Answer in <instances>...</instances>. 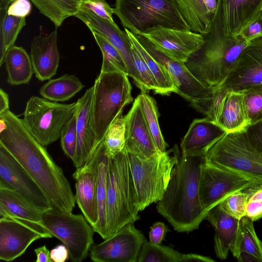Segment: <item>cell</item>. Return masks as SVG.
Listing matches in <instances>:
<instances>
[{
	"label": "cell",
	"mask_w": 262,
	"mask_h": 262,
	"mask_svg": "<svg viewBox=\"0 0 262 262\" xmlns=\"http://www.w3.org/2000/svg\"><path fill=\"white\" fill-rule=\"evenodd\" d=\"M80 4L98 16L114 22L113 8L110 7L106 0H83Z\"/></svg>",
	"instance_id": "47"
},
{
	"label": "cell",
	"mask_w": 262,
	"mask_h": 262,
	"mask_svg": "<svg viewBox=\"0 0 262 262\" xmlns=\"http://www.w3.org/2000/svg\"><path fill=\"white\" fill-rule=\"evenodd\" d=\"M228 93L220 84L213 88L208 98L191 103V105L206 118L217 124Z\"/></svg>",
	"instance_id": "39"
},
{
	"label": "cell",
	"mask_w": 262,
	"mask_h": 262,
	"mask_svg": "<svg viewBox=\"0 0 262 262\" xmlns=\"http://www.w3.org/2000/svg\"><path fill=\"white\" fill-rule=\"evenodd\" d=\"M237 260L240 262L258 261V260L254 256L246 252H243L241 253Z\"/></svg>",
	"instance_id": "54"
},
{
	"label": "cell",
	"mask_w": 262,
	"mask_h": 262,
	"mask_svg": "<svg viewBox=\"0 0 262 262\" xmlns=\"http://www.w3.org/2000/svg\"><path fill=\"white\" fill-rule=\"evenodd\" d=\"M147 239L134 224H129L102 242L92 246L90 257L95 262H137Z\"/></svg>",
	"instance_id": "13"
},
{
	"label": "cell",
	"mask_w": 262,
	"mask_h": 262,
	"mask_svg": "<svg viewBox=\"0 0 262 262\" xmlns=\"http://www.w3.org/2000/svg\"><path fill=\"white\" fill-rule=\"evenodd\" d=\"M53 236L42 226L12 216H1L0 259L13 261L35 241Z\"/></svg>",
	"instance_id": "12"
},
{
	"label": "cell",
	"mask_w": 262,
	"mask_h": 262,
	"mask_svg": "<svg viewBox=\"0 0 262 262\" xmlns=\"http://www.w3.org/2000/svg\"><path fill=\"white\" fill-rule=\"evenodd\" d=\"M202 35L203 44L184 64L202 84L214 87L224 82L248 42L228 34L221 0H217L210 31Z\"/></svg>",
	"instance_id": "3"
},
{
	"label": "cell",
	"mask_w": 262,
	"mask_h": 262,
	"mask_svg": "<svg viewBox=\"0 0 262 262\" xmlns=\"http://www.w3.org/2000/svg\"><path fill=\"white\" fill-rule=\"evenodd\" d=\"M76 108L77 102L61 103L34 96L27 101L22 119L31 134L46 147L60 138L62 127Z\"/></svg>",
	"instance_id": "9"
},
{
	"label": "cell",
	"mask_w": 262,
	"mask_h": 262,
	"mask_svg": "<svg viewBox=\"0 0 262 262\" xmlns=\"http://www.w3.org/2000/svg\"><path fill=\"white\" fill-rule=\"evenodd\" d=\"M207 220L214 229V251L217 258L224 260L235 236L238 224L237 220L225 212L217 205L207 213Z\"/></svg>",
	"instance_id": "25"
},
{
	"label": "cell",
	"mask_w": 262,
	"mask_h": 262,
	"mask_svg": "<svg viewBox=\"0 0 262 262\" xmlns=\"http://www.w3.org/2000/svg\"><path fill=\"white\" fill-rule=\"evenodd\" d=\"M93 86L92 124L99 145L111 124L133 98L128 76L123 73H100Z\"/></svg>",
	"instance_id": "7"
},
{
	"label": "cell",
	"mask_w": 262,
	"mask_h": 262,
	"mask_svg": "<svg viewBox=\"0 0 262 262\" xmlns=\"http://www.w3.org/2000/svg\"><path fill=\"white\" fill-rule=\"evenodd\" d=\"M227 132L205 117L194 120L181 143L182 154L204 156L208 149Z\"/></svg>",
	"instance_id": "23"
},
{
	"label": "cell",
	"mask_w": 262,
	"mask_h": 262,
	"mask_svg": "<svg viewBox=\"0 0 262 262\" xmlns=\"http://www.w3.org/2000/svg\"><path fill=\"white\" fill-rule=\"evenodd\" d=\"M126 150L144 158L160 154L150 134L138 97L124 116Z\"/></svg>",
	"instance_id": "21"
},
{
	"label": "cell",
	"mask_w": 262,
	"mask_h": 262,
	"mask_svg": "<svg viewBox=\"0 0 262 262\" xmlns=\"http://www.w3.org/2000/svg\"><path fill=\"white\" fill-rule=\"evenodd\" d=\"M228 34L237 35L262 3V0H221Z\"/></svg>",
	"instance_id": "29"
},
{
	"label": "cell",
	"mask_w": 262,
	"mask_h": 262,
	"mask_svg": "<svg viewBox=\"0 0 262 262\" xmlns=\"http://www.w3.org/2000/svg\"><path fill=\"white\" fill-rule=\"evenodd\" d=\"M39 12L48 17L56 28L78 12L81 0H30Z\"/></svg>",
	"instance_id": "35"
},
{
	"label": "cell",
	"mask_w": 262,
	"mask_h": 262,
	"mask_svg": "<svg viewBox=\"0 0 262 262\" xmlns=\"http://www.w3.org/2000/svg\"><path fill=\"white\" fill-rule=\"evenodd\" d=\"M30 58L35 77L44 81L56 74L60 60L55 29L46 36H35L31 42Z\"/></svg>",
	"instance_id": "22"
},
{
	"label": "cell",
	"mask_w": 262,
	"mask_h": 262,
	"mask_svg": "<svg viewBox=\"0 0 262 262\" xmlns=\"http://www.w3.org/2000/svg\"><path fill=\"white\" fill-rule=\"evenodd\" d=\"M250 124L262 120V84L243 92Z\"/></svg>",
	"instance_id": "43"
},
{
	"label": "cell",
	"mask_w": 262,
	"mask_h": 262,
	"mask_svg": "<svg viewBox=\"0 0 262 262\" xmlns=\"http://www.w3.org/2000/svg\"><path fill=\"white\" fill-rule=\"evenodd\" d=\"M36 256L35 262H52L50 258V251L44 245L34 249Z\"/></svg>",
	"instance_id": "52"
},
{
	"label": "cell",
	"mask_w": 262,
	"mask_h": 262,
	"mask_svg": "<svg viewBox=\"0 0 262 262\" xmlns=\"http://www.w3.org/2000/svg\"><path fill=\"white\" fill-rule=\"evenodd\" d=\"M76 119V110L72 118L62 127L60 136L62 149L64 154L72 160L75 157L77 147Z\"/></svg>",
	"instance_id": "44"
},
{
	"label": "cell",
	"mask_w": 262,
	"mask_h": 262,
	"mask_svg": "<svg viewBox=\"0 0 262 262\" xmlns=\"http://www.w3.org/2000/svg\"><path fill=\"white\" fill-rule=\"evenodd\" d=\"M81 1H83V0H81Z\"/></svg>",
	"instance_id": "56"
},
{
	"label": "cell",
	"mask_w": 262,
	"mask_h": 262,
	"mask_svg": "<svg viewBox=\"0 0 262 262\" xmlns=\"http://www.w3.org/2000/svg\"><path fill=\"white\" fill-rule=\"evenodd\" d=\"M247 200L248 194L243 190L232 193L218 205L225 212L239 220L246 216Z\"/></svg>",
	"instance_id": "42"
},
{
	"label": "cell",
	"mask_w": 262,
	"mask_h": 262,
	"mask_svg": "<svg viewBox=\"0 0 262 262\" xmlns=\"http://www.w3.org/2000/svg\"><path fill=\"white\" fill-rule=\"evenodd\" d=\"M135 35L145 49L167 70L177 89V94L191 104L209 97L214 87L204 86L193 76L184 63L168 57L144 36Z\"/></svg>",
	"instance_id": "15"
},
{
	"label": "cell",
	"mask_w": 262,
	"mask_h": 262,
	"mask_svg": "<svg viewBox=\"0 0 262 262\" xmlns=\"http://www.w3.org/2000/svg\"><path fill=\"white\" fill-rule=\"evenodd\" d=\"M0 181L16 190L41 213L53 208L34 180L1 145Z\"/></svg>",
	"instance_id": "16"
},
{
	"label": "cell",
	"mask_w": 262,
	"mask_h": 262,
	"mask_svg": "<svg viewBox=\"0 0 262 262\" xmlns=\"http://www.w3.org/2000/svg\"><path fill=\"white\" fill-rule=\"evenodd\" d=\"M204 160V156L180 155L167 188L157 202V211L177 232L198 229L207 215L199 197V179Z\"/></svg>",
	"instance_id": "2"
},
{
	"label": "cell",
	"mask_w": 262,
	"mask_h": 262,
	"mask_svg": "<svg viewBox=\"0 0 262 262\" xmlns=\"http://www.w3.org/2000/svg\"><path fill=\"white\" fill-rule=\"evenodd\" d=\"M188 254L147 241L141 249L137 262H188Z\"/></svg>",
	"instance_id": "38"
},
{
	"label": "cell",
	"mask_w": 262,
	"mask_h": 262,
	"mask_svg": "<svg viewBox=\"0 0 262 262\" xmlns=\"http://www.w3.org/2000/svg\"><path fill=\"white\" fill-rule=\"evenodd\" d=\"M84 86L75 75L66 74L58 78L50 79L41 87L39 92L45 99L61 102L73 97Z\"/></svg>",
	"instance_id": "33"
},
{
	"label": "cell",
	"mask_w": 262,
	"mask_h": 262,
	"mask_svg": "<svg viewBox=\"0 0 262 262\" xmlns=\"http://www.w3.org/2000/svg\"><path fill=\"white\" fill-rule=\"evenodd\" d=\"M258 183L262 182L207 164L204 160L199 179V197L203 210L207 214L211 209L232 193Z\"/></svg>",
	"instance_id": "11"
},
{
	"label": "cell",
	"mask_w": 262,
	"mask_h": 262,
	"mask_svg": "<svg viewBox=\"0 0 262 262\" xmlns=\"http://www.w3.org/2000/svg\"><path fill=\"white\" fill-rule=\"evenodd\" d=\"M147 126L159 152H165L167 144L165 141L159 124L158 110L155 100L147 93L141 91L137 96Z\"/></svg>",
	"instance_id": "36"
},
{
	"label": "cell",
	"mask_w": 262,
	"mask_h": 262,
	"mask_svg": "<svg viewBox=\"0 0 262 262\" xmlns=\"http://www.w3.org/2000/svg\"><path fill=\"white\" fill-rule=\"evenodd\" d=\"M127 153L140 211L162 199L178 161L180 151L176 146L171 150L148 158Z\"/></svg>",
	"instance_id": "6"
},
{
	"label": "cell",
	"mask_w": 262,
	"mask_h": 262,
	"mask_svg": "<svg viewBox=\"0 0 262 262\" xmlns=\"http://www.w3.org/2000/svg\"><path fill=\"white\" fill-rule=\"evenodd\" d=\"M248 194L246 216L255 222L262 217V183L254 184L245 189Z\"/></svg>",
	"instance_id": "45"
},
{
	"label": "cell",
	"mask_w": 262,
	"mask_h": 262,
	"mask_svg": "<svg viewBox=\"0 0 262 262\" xmlns=\"http://www.w3.org/2000/svg\"><path fill=\"white\" fill-rule=\"evenodd\" d=\"M95 155L97 175L96 191L98 220L94 230L103 239H105L106 238V205L107 169L111 154L104 143V140L97 148Z\"/></svg>",
	"instance_id": "27"
},
{
	"label": "cell",
	"mask_w": 262,
	"mask_h": 262,
	"mask_svg": "<svg viewBox=\"0 0 262 262\" xmlns=\"http://www.w3.org/2000/svg\"><path fill=\"white\" fill-rule=\"evenodd\" d=\"M9 216L42 226L41 212L16 190L0 181V216Z\"/></svg>",
	"instance_id": "26"
},
{
	"label": "cell",
	"mask_w": 262,
	"mask_h": 262,
	"mask_svg": "<svg viewBox=\"0 0 262 262\" xmlns=\"http://www.w3.org/2000/svg\"><path fill=\"white\" fill-rule=\"evenodd\" d=\"M221 84L228 92H242L262 84V35L248 42Z\"/></svg>",
	"instance_id": "14"
},
{
	"label": "cell",
	"mask_w": 262,
	"mask_h": 262,
	"mask_svg": "<svg viewBox=\"0 0 262 262\" xmlns=\"http://www.w3.org/2000/svg\"><path fill=\"white\" fill-rule=\"evenodd\" d=\"M104 143L111 155H116L125 146L124 116L120 114L110 126L104 139Z\"/></svg>",
	"instance_id": "40"
},
{
	"label": "cell",
	"mask_w": 262,
	"mask_h": 262,
	"mask_svg": "<svg viewBox=\"0 0 262 262\" xmlns=\"http://www.w3.org/2000/svg\"><path fill=\"white\" fill-rule=\"evenodd\" d=\"M113 12L122 26L135 35L159 28L191 31L176 0H116Z\"/></svg>",
	"instance_id": "5"
},
{
	"label": "cell",
	"mask_w": 262,
	"mask_h": 262,
	"mask_svg": "<svg viewBox=\"0 0 262 262\" xmlns=\"http://www.w3.org/2000/svg\"><path fill=\"white\" fill-rule=\"evenodd\" d=\"M94 86L86 90L77 102V147L72 160L76 168L90 159L99 146L92 124Z\"/></svg>",
	"instance_id": "19"
},
{
	"label": "cell",
	"mask_w": 262,
	"mask_h": 262,
	"mask_svg": "<svg viewBox=\"0 0 262 262\" xmlns=\"http://www.w3.org/2000/svg\"><path fill=\"white\" fill-rule=\"evenodd\" d=\"M253 222L247 216L239 220L230 251L237 259L241 253L246 252L254 256L258 261L262 262V242L256 235Z\"/></svg>",
	"instance_id": "31"
},
{
	"label": "cell",
	"mask_w": 262,
	"mask_h": 262,
	"mask_svg": "<svg viewBox=\"0 0 262 262\" xmlns=\"http://www.w3.org/2000/svg\"><path fill=\"white\" fill-rule=\"evenodd\" d=\"M4 63L7 82L11 85L28 83L34 73L30 55L21 47L13 46L6 53Z\"/></svg>",
	"instance_id": "30"
},
{
	"label": "cell",
	"mask_w": 262,
	"mask_h": 262,
	"mask_svg": "<svg viewBox=\"0 0 262 262\" xmlns=\"http://www.w3.org/2000/svg\"><path fill=\"white\" fill-rule=\"evenodd\" d=\"M125 31L154 76L158 85L157 94L168 95L172 92L177 93V89L167 70L145 49L134 33L126 28Z\"/></svg>",
	"instance_id": "34"
},
{
	"label": "cell",
	"mask_w": 262,
	"mask_h": 262,
	"mask_svg": "<svg viewBox=\"0 0 262 262\" xmlns=\"http://www.w3.org/2000/svg\"><path fill=\"white\" fill-rule=\"evenodd\" d=\"M204 162L262 182V153L250 141L246 129L226 133L208 149Z\"/></svg>",
	"instance_id": "8"
},
{
	"label": "cell",
	"mask_w": 262,
	"mask_h": 262,
	"mask_svg": "<svg viewBox=\"0 0 262 262\" xmlns=\"http://www.w3.org/2000/svg\"><path fill=\"white\" fill-rule=\"evenodd\" d=\"M69 257V250L63 244L57 245L50 251L52 261L64 262Z\"/></svg>",
	"instance_id": "51"
},
{
	"label": "cell",
	"mask_w": 262,
	"mask_h": 262,
	"mask_svg": "<svg viewBox=\"0 0 262 262\" xmlns=\"http://www.w3.org/2000/svg\"><path fill=\"white\" fill-rule=\"evenodd\" d=\"M12 0H0V66L4 63L8 50L14 45L26 25V17L10 15L8 9Z\"/></svg>",
	"instance_id": "32"
},
{
	"label": "cell",
	"mask_w": 262,
	"mask_h": 262,
	"mask_svg": "<svg viewBox=\"0 0 262 262\" xmlns=\"http://www.w3.org/2000/svg\"><path fill=\"white\" fill-rule=\"evenodd\" d=\"M237 35L248 42L262 35V3Z\"/></svg>",
	"instance_id": "46"
},
{
	"label": "cell",
	"mask_w": 262,
	"mask_h": 262,
	"mask_svg": "<svg viewBox=\"0 0 262 262\" xmlns=\"http://www.w3.org/2000/svg\"><path fill=\"white\" fill-rule=\"evenodd\" d=\"M32 10L30 0H12L7 12L10 15L19 17H26Z\"/></svg>",
	"instance_id": "48"
},
{
	"label": "cell",
	"mask_w": 262,
	"mask_h": 262,
	"mask_svg": "<svg viewBox=\"0 0 262 262\" xmlns=\"http://www.w3.org/2000/svg\"><path fill=\"white\" fill-rule=\"evenodd\" d=\"M43 227L67 247L73 262L84 260L94 243V228L82 214L55 208L41 213Z\"/></svg>",
	"instance_id": "10"
},
{
	"label": "cell",
	"mask_w": 262,
	"mask_h": 262,
	"mask_svg": "<svg viewBox=\"0 0 262 262\" xmlns=\"http://www.w3.org/2000/svg\"><path fill=\"white\" fill-rule=\"evenodd\" d=\"M227 133L246 129L250 124L243 92H228L218 123Z\"/></svg>",
	"instance_id": "28"
},
{
	"label": "cell",
	"mask_w": 262,
	"mask_h": 262,
	"mask_svg": "<svg viewBox=\"0 0 262 262\" xmlns=\"http://www.w3.org/2000/svg\"><path fill=\"white\" fill-rule=\"evenodd\" d=\"M169 230L164 223L158 222L152 225L149 232V242L155 245H160L166 233Z\"/></svg>",
	"instance_id": "50"
},
{
	"label": "cell",
	"mask_w": 262,
	"mask_h": 262,
	"mask_svg": "<svg viewBox=\"0 0 262 262\" xmlns=\"http://www.w3.org/2000/svg\"><path fill=\"white\" fill-rule=\"evenodd\" d=\"M9 111V100L7 93L2 89L0 90V115Z\"/></svg>",
	"instance_id": "53"
},
{
	"label": "cell",
	"mask_w": 262,
	"mask_h": 262,
	"mask_svg": "<svg viewBox=\"0 0 262 262\" xmlns=\"http://www.w3.org/2000/svg\"><path fill=\"white\" fill-rule=\"evenodd\" d=\"M179 10L191 32L205 34L210 30L217 0H176Z\"/></svg>",
	"instance_id": "24"
},
{
	"label": "cell",
	"mask_w": 262,
	"mask_h": 262,
	"mask_svg": "<svg viewBox=\"0 0 262 262\" xmlns=\"http://www.w3.org/2000/svg\"><path fill=\"white\" fill-rule=\"evenodd\" d=\"M138 202L125 148L110 155L106 205V238L140 219Z\"/></svg>",
	"instance_id": "4"
},
{
	"label": "cell",
	"mask_w": 262,
	"mask_h": 262,
	"mask_svg": "<svg viewBox=\"0 0 262 262\" xmlns=\"http://www.w3.org/2000/svg\"><path fill=\"white\" fill-rule=\"evenodd\" d=\"M73 177L76 182V203L87 221L94 229L98 220L95 152L82 166L76 168Z\"/></svg>",
	"instance_id": "20"
},
{
	"label": "cell",
	"mask_w": 262,
	"mask_h": 262,
	"mask_svg": "<svg viewBox=\"0 0 262 262\" xmlns=\"http://www.w3.org/2000/svg\"><path fill=\"white\" fill-rule=\"evenodd\" d=\"M75 16L84 23L92 32L101 35L118 50L127 65L128 76L137 85L138 77L134 67L132 43L125 31H122L115 22L98 16L81 4Z\"/></svg>",
	"instance_id": "18"
},
{
	"label": "cell",
	"mask_w": 262,
	"mask_h": 262,
	"mask_svg": "<svg viewBox=\"0 0 262 262\" xmlns=\"http://www.w3.org/2000/svg\"><path fill=\"white\" fill-rule=\"evenodd\" d=\"M246 130L250 141L262 153V120L250 124Z\"/></svg>",
	"instance_id": "49"
},
{
	"label": "cell",
	"mask_w": 262,
	"mask_h": 262,
	"mask_svg": "<svg viewBox=\"0 0 262 262\" xmlns=\"http://www.w3.org/2000/svg\"><path fill=\"white\" fill-rule=\"evenodd\" d=\"M7 127V124L4 118L0 116V133L4 130Z\"/></svg>",
	"instance_id": "55"
},
{
	"label": "cell",
	"mask_w": 262,
	"mask_h": 262,
	"mask_svg": "<svg viewBox=\"0 0 262 262\" xmlns=\"http://www.w3.org/2000/svg\"><path fill=\"white\" fill-rule=\"evenodd\" d=\"M7 127L0 133L4 147L31 177L54 208L72 212L75 196L63 170L19 118L10 110L0 115Z\"/></svg>",
	"instance_id": "1"
},
{
	"label": "cell",
	"mask_w": 262,
	"mask_h": 262,
	"mask_svg": "<svg viewBox=\"0 0 262 262\" xmlns=\"http://www.w3.org/2000/svg\"><path fill=\"white\" fill-rule=\"evenodd\" d=\"M171 59L185 63L204 42L202 34L181 30L159 28L142 35Z\"/></svg>",
	"instance_id": "17"
},
{
	"label": "cell",
	"mask_w": 262,
	"mask_h": 262,
	"mask_svg": "<svg viewBox=\"0 0 262 262\" xmlns=\"http://www.w3.org/2000/svg\"><path fill=\"white\" fill-rule=\"evenodd\" d=\"M92 33L102 54L100 73L118 72L128 76L127 65L118 50L101 35Z\"/></svg>",
	"instance_id": "37"
},
{
	"label": "cell",
	"mask_w": 262,
	"mask_h": 262,
	"mask_svg": "<svg viewBox=\"0 0 262 262\" xmlns=\"http://www.w3.org/2000/svg\"><path fill=\"white\" fill-rule=\"evenodd\" d=\"M131 43L134 67L138 77L137 85L141 91L147 93L153 90L157 94L158 85L154 76L137 48L132 42Z\"/></svg>",
	"instance_id": "41"
}]
</instances>
